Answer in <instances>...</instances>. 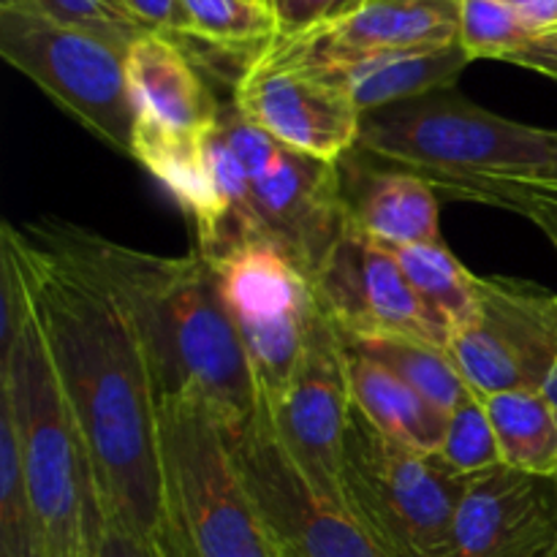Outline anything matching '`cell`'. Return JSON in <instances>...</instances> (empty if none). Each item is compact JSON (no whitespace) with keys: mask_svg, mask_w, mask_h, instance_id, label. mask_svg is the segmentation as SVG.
<instances>
[{"mask_svg":"<svg viewBox=\"0 0 557 557\" xmlns=\"http://www.w3.org/2000/svg\"><path fill=\"white\" fill-rule=\"evenodd\" d=\"M60 389L79 428L98 506L136 536L180 549L161 406L139 335L112 288L41 221L3 223Z\"/></svg>","mask_w":557,"mask_h":557,"instance_id":"obj_1","label":"cell"},{"mask_svg":"<svg viewBox=\"0 0 557 557\" xmlns=\"http://www.w3.org/2000/svg\"><path fill=\"white\" fill-rule=\"evenodd\" d=\"M41 223L120 299L150 362L158 403L196 400L215 413L223 435L243 433L261 395L210 261L199 250L147 253L58 218Z\"/></svg>","mask_w":557,"mask_h":557,"instance_id":"obj_2","label":"cell"},{"mask_svg":"<svg viewBox=\"0 0 557 557\" xmlns=\"http://www.w3.org/2000/svg\"><path fill=\"white\" fill-rule=\"evenodd\" d=\"M0 413L14 428L47 555L90 557L96 484L33 308L11 351L0 359Z\"/></svg>","mask_w":557,"mask_h":557,"instance_id":"obj_3","label":"cell"},{"mask_svg":"<svg viewBox=\"0 0 557 557\" xmlns=\"http://www.w3.org/2000/svg\"><path fill=\"white\" fill-rule=\"evenodd\" d=\"M357 150L462 199L479 183L547 166L549 128L500 117L446 87L364 114Z\"/></svg>","mask_w":557,"mask_h":557,"instance_id":"obj_4","label":"cell"},{"mask_svg":"<svg viewBox=\"0 0 557 557\" xmlns=\"http://www.w3.org/2000/svg\"><path fill=\"white\" fill-rule=\"evenodd\" d=\"M468 482L438 455L386 438L351 408L343 506L389 557H449L451 522Z\"/></svg>","mask_w":557,"mask_h":557,"instance_id":"obj_5","label":"cell"},{"mask_svg":"<svg viewBox=\"0 0 557 557\" xmlns=\"http://www.w3.org/2000/svg\"><path fill=\"white\" fill-rule=\"evenodd\" d=\"M158 406L172 515L196 557H286L215 413L196 400Z\"/></svg>","mask_w":557,"mask_h":557,"instance_id":"obj_6","label":"cell"},{"mask_svg":"<svg viewBox=\"0 0 557 557\" xmlns=\"http://www.w3.org/2000/svg\"><path fill=\"white\" fill-rule=\"evenodd\" d=\"M0 54L103 145L131 156L136 107L123 49L27 5H0Z\"/></svg>","mask_w":557,"mask_h":557,"instance_id":"obj_7","label":"cell"},{"mask_svg":"<svg viewBox=\"0 0 557 557\" xmlns=\"http://www.w3.org/2000/svg\"><path fill=\"white\" fill-rule=\"evenodd\" d=\"M210 264L248 351L261 400H277L321 315L313 281L272 239H250Z\"/></svg>","mask_w":557,"mask_h":557,"instance_id":"obj_8","label":"cell"},{"mask_svg":"<svg viewBox=\"0 0 557 557\" xmlns=\"http://www.w3.org/2000/svg\"><path fill=\"white\" fill-rule=\"evenodd\" d=\"M226 441L283 549L294 557H389L346 506L310 484L277 438L264 406L243 433L226 435Z\"/></svg>","mask_w":557,"mask_h":557,"instance_id":"obj_9","label":"cell"},{"mask_svg":"<svg viewBox=\"0 0 557 557\" xmlns=\"http://www.w3.org/2000/svg\"><path fill=\"white\" fill-rule=\"evenodd\" d=\"M277 438L319 493L343 504V455L351 419L348 348L321 310L297 370L272 403L261 400Z\"/></svg>","mask_w":557,"mask_h":557,"instance_id":"obj_10","label":"cell"},{"mask_svg":"<svg viewBox=\"0 0 557 557\" xmlns=\"http://www.w3.org/2000/svg\"><path fill=\"white\" fill-rule=\"evenodd\" d=\"M313 286L321 310L341 335H411L438 346L449 343V332L413 292L395 253L364 237L351 218L315 270Z\"/></svg>","mask_w":557,"mask_h":557,"instance_id":"obj_11","label":"cell"},{"mask_svg":"<svg viewBox=\"0 0 557 557\" xmlns=\"http://www.w3.org/2000/svg\"><path fill=\"white\" fill-rule=\"evenodd\" d=\"M232 103L288 150L319 161L341 163L362 136L364 114L341 87L261 52L239 71Z\"/></svg>","mask_w":557,"mask_h":557,"instance_id":"obj_12","label":"cell"},{"mask_svg":"<svg viewBox=\"0 0 557 557\" xmlns=\"http://www.w3.org/2000/svg\"><path fill=\"white\" fill-rule=\"evenodd\" d=\"M250 190L267 237L281 245L313 281L348 223L341 163L319 161L283 145L270 166L250 183Z\"/></svg>","mask_w":557,"mask_h":557,"instance_id":"obj_13","label":"cell"},{"mask_svg":"<svg viewBox=\"0 0 557 557\" xmlns=\"http://www.w3.org/2000/svg\"><path fill=\"white\" fill-rule=\"evenodd\" d=\"M555 539L557 479L498 466L468 482L449 557H544Z\"/></svg>","mask_w":557,"mask_h":557,"instance_id":"obj_14","label":"cell"},{"mask_svg":"<svg viewBox=\"0 0 557 557\" xmlns=\"http://www.w3.org/2000/svg\"><path fill=\"white\" fill-rule=\"evenodd\" d=\"M460 0H368L343 20L299 36H277L261 54L283 63H326L379 52L451 47Z\"/></svg>","mask_w":557,"mask_h":557,"instance_id":"obj_15","label":"cell"},{"mask_svg":"<svg viewBox=\"0 0 557 557\" xmlns=\"http://www.w3.org/2000/svg\"><path fill=\"white\" fill-rule=\"evenodd\" d=\"M125 65L136 107L134 145L201 141L218 128L223 107L177 38L147 33L131 44Z\"/></svg>","mask_w":557,"mask_h":557,"instance_id":"obj_16","label":"cell"},{"mask_svg":"<svg viewBox=\"0 0 557 557\" xmlns=\"http://www.w3.org/2000/svg\"><path fill=\"white\" fill-rule=\"evenodd\" d=\"M283 63V60H281ZM471 63L460 44L435 49H406V52H379L348 60H326V63H294L308 65L335 87H341L362 114L392 103L411 101L428 92L446 90Z\"/></svg>","mask_w":557,"mask_h":557,"instance_id":"obj_17","label":"cell"},{"mask_svg":"<svg viewBox=\"0 0 557 557\" xmlns=\"http://www.w3.org/2000/svg\"><path fill=\"white\" fill-rule=\"evenodd\" d=\"M476 319L517 359L531 389L557 364V294L515 277L476 275Z\"/></svg>","mask_w":557,"mask_h":557,"instance_id":"obj_18","label":"cell"},{"mask_svg":"<svg viewBox=\"0 0 557 557\" xmlns=\"http://www.w3.org/2000/svg\"><path fill=\"white\" fill-rule=\"evenodd\" d=\"M348 218L384 248L441 243L438 190L411 172H362L346 183Z\"/></svg>","mask_w":557,"mask_h":557,"instance_id":"obj_19","label":"cell"},{"mask_svg":"<svg viewBox=\"0 0 557 557\" xmlns=\"http://www.w3.org/2000/svg\"><path fill=\"white\" fill-rule=\"evenodd\" d=\"M348 379H351L354 408L375 430L408 449L438 455L449 413L419 395L400 375L351 348H348Z\"/></svg>","mask_w":557,"mask_h":557,"instance_id":"obj_20","label":"cell"},{"mask_svg":"<svg viewBox=\"0 0 557 557\" xmlns=\"http://www.w3.org/2000/svg\"><path fill=\"white\" fill-rule=\"evenodd\" d=\"M484 408L506 468L557 479V408L542 389L498 392Z\"/></svg>","mask_w":557,"mask_h":557,"instance_id":"obj_21","label":"cell"},{"mask_svg":"<svg viewBox=\"0 0 557 557\" xmlns=\"http://www.w3.org/2000/svg\"><path fill=\"white\" fill-rule=\"evenodd\" d=\"M346 346L384 364L441 411L451 413L473 395L446 346L411 335H343Z\"/></svg>","mask_w":557,"mask_h":557,"instance_id":"obj_22","label":"cell"},{"mask_svg":"<svg viewBox=\"0 0 557 557\" xmlns=\"http://www.w3.org/2000/svg\"><path fill=\"white\" fill-rule=\"evenodd\" d=\"M403 275L446 332L476 319V275L444 243L392 250Z\"/></svg>","mask_w":557,"mask_h":557,"instance_id":"obj_23","label":"cell"},{"mask_svg":"<svg viewBox=\"0 0 557 557\" xmlns=\"http://www.w3.org/2000/svg\"><path fill=\"white\" fill-rule=\"evenodd\" d=\"M190 41L223 52H248L250 60L277 38V16L270 0H185Z\"/></svg>","mask_w":557,"mask_h":557,"instance_id":"obj_24","label":"cell"},{"mask_svg":"<svg viewBox=\"0 0 557 557\" xmlns=\"http://www.w3.org/2000/svg\"><path fill=\"white\" fill-rule=\"evenodd\" d=\"M0 557H49L5 413H0Z\"/></svg>","mask_w":557,"mask_h":557,"instance_id":"obj_25","label":"cell"},{"mask_svg":"<svg viewBox=\"0 0 557 557\" xmlns=\"http://www.w3.org/2000/svg\"><path fill=\"white\" fill-rule=\"evenodd\" d=\"M446 351L455 359L462 381L476 397L498 395L511 389H531L517 359L500 346L498 337L479 319L457 326L449 335Z\"/></svg>","mask_w":557,"mask_h":557,"instance_id":"obj_26","label":"cell"},{"mask_svg":"<svg viewBox=\"0 0 557 557\" xmlns=\"http://www.w3.org/2000/svg\"><path fill=\"white\" fill-rule=\"evenodd\" d=\"M462 201L506 207L511 212L531 218L539 228L557 226V131L549 128V161L547 166L531 174L473 185L462 194Z\"/></svg>","mask_w":557,"mask_h":557,"instance_id":"obj_27","label":"cell"},{"mask_svg":"<svg viewBox=\"0 0 557 557\" xmlns=\"http://www.w3.org/2000/svg\"><path fill=\"white\" fill-rule=\"evenodd\" d=\"M438 457L462 479H476L493 468L504 466L498 438H495L493 422H490L482 397L471 395L449 413Z\"/></svg>","mask_w":557,"mask_h":557,"instance_id":"obj_28","label":"cell"},{"mask_svg":"<svg viewBox=\"0 0 557 557\" xmlns=\"http://www.w3.org/2000/svg\"><path fill=\"white\" fill-rule=\"evenodd\" d=\"M533 33L504 0H460V38L457 44L468 60H509Z\"/></svg>","mask_w":557,"mask_h":557,"instance_id":"obj_29","label":"cell"},{"mask_svg":"<svg viewBox=\"0 0 557 557\" xmlns=\"http://www.w3.org/2000/svg\"><path fill=\"white\" fill-rule=\"evenodd\" d=\"M0 5H27V9L63 22V25L96 33L123 52H128L131 44L139 41L141 36L152 33L125 5V0H0Z\"/></svg>","mask_w":557,"mask_h":557,"instance_id":"obj_30","label":"cell"},{"mask_svg":"<svg viewBox=\"0 0 557 557\" xmlns=\"http://www.w3.org/2000/svg\"><path fill=\"white\" fill-rule=\"evenodd\" d=\"M368 0H270L277 16V36H299L321 25L343 20Z\"/></svg>","mask_w":557,"mask_h":557,"instance_id":"obj_31","label":"cell"},{"mask_svg":"<svg viewBox=\"0 0 557 557\" xmlns=\"http://www.w3.org/2000/svg\"><path fill=\"white\" fill-rule=\"evenodd\" d=\"M90 557H183V539H180V549L158 547L114 522L98 506L90 531Z\"/></svg>","mask_w":557,"mask_h":557,"instance_id":"obj_32","label":"cell"},{"mask_svg":"<svg viewBox=\"0 0 557 557\" xmlns=\"http://www.w3.org/2000/svg\"><path fill=\"white\" fill-rule=\"evenodd\" d=\"M125 5L150 30L177 38L180 44L190 41V16L185 0H125Z\"/></svg>","mask_w":557,"mask_h":557,"instance_id":"obj_33","label":"cell"},{"mask_svg":"<svg viewBox=\"0 0 557 557\" xmlns=\"http://www.w3.org/2000/svg\"><path fill=\"white\" fill-rule=\"evenodd\" d=\"M506 63L522 65V69L539 71V74L549 76L557 82V30L536 36L531 44L520 49L517 54H511Z\"/></svg>","mask_w":557,"mask_h":557,"instance_id":"obj_34","label":"cell"},{"mask_svg":"<svg viewBox=\"0 0 557 557\" xmlns=\"http://www.w3.org/2000/svg\"><path fill=\"white\" fill-rule=\"evenodd\" d=\"M533 38L557 30V0H504Z\"/></svg>","mask_w":557,"mask_h":557,"instance_id":"obj_35","label":"cell"},{"mask_svg":"<svg viewBox=\"0 0 557 557\" xmlns=\"http://www.w3.org/2000/svg\"><path fill=\"white\" fill-rule=\"evenodd\" d=\"M542 392H544V395H547V400L557 408V364L553 368V373L547 375V381H544Z\"/></svg>","mask_w":557,"mask_h":557,"instance_id":"obj_36","label":"cell"},{"mask_svg":"<svg viewBox=\"0 0 557 557\" xmlns=\"http://www.w3.org/2000/svg\"><path fill=\"white\" fill-rule=\"evenodd\" d=\"M542 232H544V234H547V237H549V243H553V245H555V248H557V226H544V228H542Z\"/></svg>","mask_w":557,"mask_h":557,"instance_id":"obj_37","label":"cell"},{"mask_svg":"<svg viewBox=\"0 0 557 557\" xmlns=\"http://www.w3.org/2000/svg\"><path fill=\"white\" fill-rule=\"evenodd\" d=\"M180 539H183V557H196V553H194V549H190L188 539H185V536H183V531H180Z\"/></svg>","mask_w":557,"mask_h":557,"instance_id":"obj_38","label":"cell"},{"mask_svg":"<svg viewBox=\"0 0 557 557\" xmlns=\"http://www.w3.org/2000/svg\"><path fill=\"white\" fill-rule=\"evenodd\" d=\"M544 557H557V539H555V544H553V547H549V553L544 555Z\"/></svg>","mask_w":557,"mask_h":557,"instance_id":"obj_39","label":"cell"},{"mask_svg":"<svg viewBox=\"0 0 557 557\" xmlns=\"http://www.w3.org/2000/svg\"><path fill=\"white\" fill-rule=\"evenodd\" d=\"M286 557H294V555H292V553H288V549H286Z\"/></svg>","mask_w":557,"mask_h":557,"instance_id":"obj_40","label":"cell"}]
</instances>
